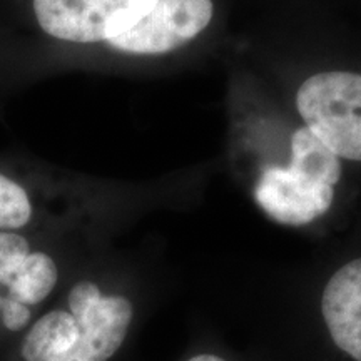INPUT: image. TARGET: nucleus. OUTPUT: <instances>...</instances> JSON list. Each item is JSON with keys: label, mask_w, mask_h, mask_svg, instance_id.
I'll list each match as a JSON object with an SVG mask.
<instances>
[{"label": "nucleus", "mask_w": 361, "mask_h": 361, "mask_svg": "<svg viewBox=\"0 0 361 361\" xmlns=\"http://www.w3.org/2000/svg\"><path fill=\"white\" fill-rule=\"evenodd\" d=\"M296 106L306 128L338 157L361 161V74L311 75L298 90Z\"/></svg>", "instance_id": "f257e3e1"}, {"label": "nucleus", "mask_w": 361, "mask_h": 361, "mask_svg": "<svg viewBox=\"0 0 361 361\" xmlns=\"http://www.w3.org/2000/svg\"><path fill=\"white\" fill-rule=\"evenodd\" d=\"M157 0H34L39 24L49 35L78 44L102 42L130 29Z\"/></svg>", "instance_id": "f03ea898"}, {"label": "nucleus", "mask_w": 361, "mask_h": 361, "mask_svg": "<svg viewBox=\"0 0 361 361\" xmlns=\"http://www.w3.org/2000/svg\"><path fill=\"white\" fill-rule=\"evenodd\" d=\"M71 314L79 336L66 353L47 361H107L116 355L133 322V305L124 296H102L97 284L80 281L71 290Z\"/></svg>", "instance_id": "7ed1b4c3"}, {"label": "nucleus", "mask_w": 361, "mask_h": 361, "mask_svg": "<svg viewBox=\"0 0 361 361\" xmlns=\"http://www.w3.org/2000/svg\"><path fill=\"white\" fill-rule=\"evenodd\" d=\"M211 19V0H157L141 20L109 44L117 51L141 56L171 52L201 34Z\"/></svg>", "instance_id": "20e7f679"}, {"label": "nucleus", "mask_w": 361, "mask_h": 361, "mask_svg": "<svg viewBox=\"0 0 361 361\" xmlns=\"http://www.w3.org/2000/svg\"><path fill=\"white\" fill-rule=\"evenodd\" d=\"M333 186L316 183L291 168H268L259 176L255 200L269 218L303 226L323 216L333 202Z\"/></svg>", "instance_id": "39448f33"}, {"label": "nucleus", "mask_w": 361, "mask_h": 361, "mask_svg": "<svg viewBox=\"0 0 361 361\" xmlns=\"http://www.w3.org/2000/svg\"><path fill=\"white\" fill-rule=\"evenodd\" d=\"M322 313L336 348L361 361V258L333 274L324 286Z\"/></svg>", "instance_id": "423d86ee"}, {"label": "nucleus", "mask_w": 361, "mask_h": 361, "mask_svg": "<svg viewBox=\"0 0 361 361\" xmlns=\"http://www.w3.org/2000/svg\"><path fill=\"white\" fill-rule=\"evenodd\" d=\"M78 336L79 328L74 316L61 310L51 311L29 331L22 346V356L25 361H47L71 350Z\"/></svg>", "instance_id": "0eeeda50"}, {"label": "nucleus", "mask_w": 361, "mask_h": 361, "mask_svg": "<svg viewBox=\"0 0 361 361\" xmlns=\"http://www.w3.org/2000/svg\"><path fill=\"white\" fill-rule=\"evenodd\" d=\"M288 168L328 186H335L341 178L340 157L308 128L293 133L291 162Z\"/></svg>", "instance_id": "6e6552de"}, {"label": "nucleus", "mask_w": 361, "mask_h": 361, "mask_svg": "<svg viewBox=\"0 0 361 361\" xmlns=\"http://www.w3.org/2000/svg\"><path fill=\"white\" fill-rule=\"evenodd\" d=\"M56 283V263L44 252H29L7 284L8 298L25 306L37 305L49 296Z\"/></svg>", "instance_id": "1a4fd4ad"}, {"label": "nucleus", "mask_w": 361, "mask_h": 361, "mask_svg": "<svg viewBox=\"0 0 361 361\" xmlns=\"http://www.w3.org/2000/svg\"><path fill=\"white\" fill-rule=\"evenodd\" d=\"M30 216L32 207L24 188L0 174V229L22 228Z\"/></svg>", "instance_id": "9d476101"}, {"label": "nucleus", "mask_w": 361, "mask_h": 361, "mask_svg": "<svg viewBox=\"0 0 361 361\" xmlns=\"http://www.w3.org/2000/svg\"><path fill=\"white\" fill-rule=\"evenodd\" d=\"M29 252V243L20 234L0 233V284L11 283Z\"/></svg>", "instance_id": "9b49d317"}, {"label": "nucleus", "mask_w": 361, "mask_h": 361, "mask_svg": "<svg viewBox=\"0 0 361 361\" xmlns=\"http://www.w3.org/2000/svg\"><path fill=\"white\" fill-rule=\"evenodd\" d=\"M0 306H2V318L7 329H11V331H20L22 328H25V324L30 319V311L25 305L7 296L4 298Z\"/></svg>", "instance_id": "f8f14e48"}, {"label": "nucleus", "mask_w": 361, "mask_h": 361, "mask_svg": "<svg viewBox=\"0 0 361 361\" xmlns=\"http://www.w3.org/2000/svg\"><path fill=\"white\" fill-rule=\"evenodd\" d=\"M188 361H226L224 358H221V356H216V355H209V353H202V355H197V356H192L191 360Z\"/></svg>", "instance_id": "ddd939ff"}, {"label": "nucleus", "mask_w": 361, "mask_h": 361, "mask_svg": "<svg viewBox=\"0 0 361 361\" xmlns=\"http://www.w3.org/2000/svg\"><path fill=\"white\" fill-rule=\"evenodd\" d=\"M0 303H2V298H0Z\"/></svg>", "instance_id": "4468645a"}]
</instances>
